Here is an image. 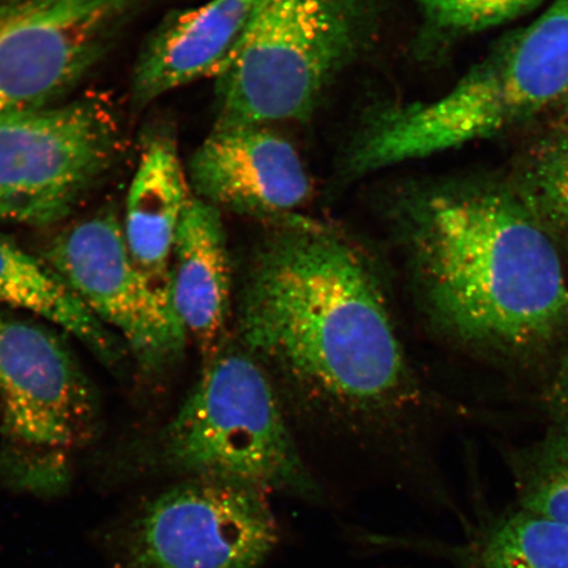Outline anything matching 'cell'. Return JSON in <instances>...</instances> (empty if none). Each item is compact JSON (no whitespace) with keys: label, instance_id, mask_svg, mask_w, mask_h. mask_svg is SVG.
<instances>
[{"label":"cell","instance_id":"6da1fadb","mask_svg":"<svg viewBox=\"0 0 568 568\" xmlns=\"http://www.w3.org/2000/svg\"><path fill=\"white\" fill-rule=\"evenodd\" d=\"M237 343L284 408L368 435L412 406L416 382L379 266L344 231L293 213L264 223L233 307Z\"/></svg>","mask_w":568,"mask_h":568},{"label":"cell","instance_id":"7a4b0ae2","mask_svg":"<svg viewBox=\"0 0 568 568\" xmlns=\"http://www.w3.org/2000/svg\"><path fill=\"white\" fill-rule=\"evenodd\" d=\"M383 213L423 315L453 344L517 361L567 335L559 247L509 180L407 181Z\"/></svg>","mask_w":568,"mask_h":568},{"label":"cell","instance_id":"3957f363","mask_svg":"<svg viewBox=\"0 0 568 568\" xmlns=\"http://www.w3.org/2000/svg\"><path fill=\"white\" fill-rule=\"evenodd\" d=\"M568 91V0L510 32L450 91L429 102L368 105L337 161V180L486 140L554 109Z\"/></svg>","mask_w":568,"mask_h":568},{"label":"cell","instance_id":"277c9868","mask_svg":"<svg viewBox=\"0 0 568 568\" xmlns=\"http://www.w3.org/2000/svg\"><path fill=\"white\" fill-rule=\"evenodd\" d=\"M387 0H255L243 44L215 81L216 126L308 122L378 48Z\"/></svg>","mask_w":568,"mask_h":568},{"label":"cell","instance_id":"5b68a950","mask_svg":"<svg viewBox=\"0 0 568 568\" xmlns=\"http://www.w3.org/2000/svg\"><path fill=\"white\" fill-rule=\"evenodd\" d=\"M141 464L176 480L236 481L312 503L324 497L272 381L236 338L203 365L201 378Z\"/></svg>","mask_w":568,"mask_h":568},{"label":"cell","instance_id":"8992f818","mask_svg":"<svg viewBox=\"0 0 568 568\" xmlns=\"http://www.w3.org/2000/svg\"><path fill=\"white\" fill-rule=\"evenodd\" d=\"M98 416L95 390L63 341L0 311V478L20 491L61 493Z\"/></svg>","mask_w":568,"mask_h":568},{"label":"cell","instance_id":"52a82bcc","mask_svg":"<svg viewBox=\"0 0 568 568\" xmlns=\"http://www.w3.org/2000/svg\"><path fill=\"white\" fill-rule=\"evenodd\" d=\"M268 496L236 481L176 480L111 525L103 568H261L280 542Z\"/></svg>","mask_w":568,"mask_h":568},{"label":"cell","instance_id":"ba28073f","mask_svg":"<svg viewBox=\"0 0 568 568\" xmlns=\"http://www.w3.org/2000/svg\"><path fill=\"white\" fill-rule=\"evenodd\" d=\"M115 110L101 97L0 115V225L65 220L123 152Z\"/></svg>","mask_w":568,"mask_h":568},{"label":"cell","instance_id":"9c48e42d","mask_svg":"<svg viewBox=\"0 0 568 568\" xmlns=\"http://www.w3.org/2000/svg\"><path fill=\"white\" fill-rule=\"evenodd\" d=\"M159 0H0V115L59 104Z\"/></svg>","mask_w":568,"mask_h":568},{"label":"cell","instance_id":"30bf717a","mask_svg":"<svg viewBox=\"0 0 568 568\" xmlns=\"http://www.w3.org/2000/svg\"><path fill=\"white\" fill-rule=\"evenodd\" d=\"M41 260L122 339L144 371L158 373L181 358L187 335L173 295L163 293L134 262L115 211L69 226Z\"/></svg>","mask_w":568,"mask_h":568},{"label":"cell","instance_id":"8fae6325","mask_svg":"<svg viewBox=\"0 0 568 568\" xmlns=\"http://www.w3.org/2000/svg\"><path fill=\"white\" fill-rule=\"evenodd\" d=\"M186 172L195 197L262 223L297 213L314 191L297 149L267 125H213Z\"/></svg>","mask_w":568,"mask_h":568},{"label":"cell","instance_id":"7c38bea8","mask_svg":"<svg viewBox=\"0 0 568 568\" xmlns=\"http://www.w3.org/2000/svg\"><path fill=\"white\" fill-rule=\"evenodd\" d=\"M255 0H209L169 12L142 45L131 98L142 110L174 90L220 75L245 38Z\"/></svg>","mask_w":568,"mask_h":568},{"label":"cell","instance_id":"4fadbf2b","mask_svg":"<svg viewBox=\"0 0 568 568\" xmlns=\"http://www.w3.org/2000/svg\"><path fill=\"white\" fill-rule=\"evenodd\" d=\"M172 290L176 315L209 364L231 339L232 261L222 211L194 195L176 232Z\"/></svg>","mask_w":568,"mask_h":568},{"label":"cell","instance_id":"5bb4252c","mask_svg":"<svg viewBox=\"0 0 568 568\" xmlns=\"http://www.w3.org/2000/svg\"><path fill=\"white\" fill-rule=\"evenodd\" d=\"M191 197L175 133L169 126L155 128L142 141L123 230L134 262L166 294L173 295L175 237Z\"/></svg>","mask_w":568,"mask_h":568},{"label":"cell","instance_id":"9a60e30c","mask_svg":"<svg viewBox=\"0 0 568 568\" xmlns=\"http://www.w3.org/2000/svg\"><path fill=\"white\" fill-rule=\"evenodd\" d=\"M0 304L60 326L106 366L116 367L124 358L122 339L84 307L44 261L33 257L2 234Z\"/></svg>","mask_w":568,"mask_h":568},{"label":"cell","instance_id":"2e32d148","mask_svg":"<svg viewBox=\"0 0 568 568\" xmlns=\"http://www.w3.org/2000/svg\"><path fill=\"white\" fill-rule=\"evenodd\" d=\"M457 568H568V527L509 509L474 530L458 550Z\"/></svg>","mask_w":568,"mask_h":568},{"label":"cell","instance_id":"e0dca14e","mask_svg":"<svg viewBox=\"0 0 568 568\" xmlns=\"http://www.w3.org/2000/svg\"><path fill=\"white\" fill-rule=\"evenodd\" d=\"M509 181L558 247L568 251V132L551 131L531 144Z\"/></svg>","mask_w":568,"mask_h":568},{"label":"cell","instance_id":"ac0fdd59","mask_svg":"<svg viewBox=\"0 0 568 568\" xmlns=\"http://www.w3.org/2000/svg\"><path fill=\"white\" fill-rule=\"evenodd\" d=\"M517 507L568 527V430L549 432L510 459Z\"/></svg>","mask_w":568,"mask_h":568},{"label":"cell","instance_id":"d6986e66","mask_svg":"<svg viewBox=\"0 0 568 568\" xmlns=\"http://www.w3.org/2000/svg\"><path fill=\"white\" fill-rule=\"evenodd\" d=\"M422 17L415 42L418 57H429L468 36L521 18L542 0H414Z\"/></svg>","mask_w":568,"mask_h":568},{"label":"cell","instance_id":"ffe728a7","mask_svg":"<svg viewBox=\"0 0 568 568\" xmlns=\"http://www.w3.org/2000/svg\"><path fill=\"white\" fill-rule=\"evenodd\" d=\"M545 403L558 428L568 430V351L545 390Z\"/></svg>","mask_w":568,"mask_h":568},{"label":"cell","instance_id":"44dd1931","mask_svg":"<svg viewBox=\"0 0 568 568\" xmlns=\"http://www.w3.org/2000/svg\"><path fill=\"white\" fill-rule=\"evenodd\" d=\"M552 110V131L568 132V91Z\"/></svg>","mask_w":568,"mask_h":568}]
</instances>
